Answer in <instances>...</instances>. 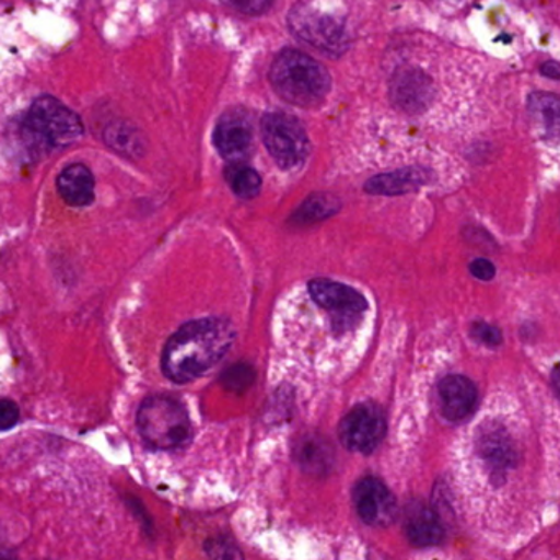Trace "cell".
Listing matches in <instances>:
<instances>
[{
    "label": "cell",
    "mask_w": 560,
    "mask_h": 560,
    "mask_svg": "<svg viewBox=\"0 0 560 560\" xmlns=\"http://www.w3.org/2000/svg\"><path fill=\"white\" fill-rule=\"evenodd\" d=\"M235 340V329L222 317L189 320L163 349L162 370L175 383H189L218 365Z\"/></svg>",
    "instance_id": "obj_1"
},
{
    "label": "cell",
    "mask_w": 560,
    "mask_h": 560,
    "mask_svg": "<svg viewBox=\"0 0 560 560\" xmlns=\"http://www.w3.org/2000/svg\"><path fill=\"white\" fill-rule=\"evenodd\" d=\"M270 83L278 96L298 107H316L330 91V74L319 61L287 48L275 58Z\"/></svg>",
    "instance_id": "obj_2"
},
{
    "label": "cell",
    "mask_w": 560,
    "mask_h": 560,
    "mask_svg": "<svg viewBox=\"0 0 560 560\" xmlns=\"http://www.w3.org/2000/svg\"><path fill=\"white\" fill-rule=\"evenodd\" d=\"M137 425L143 441L159 451L185 447L192 438V425L185 406L166 395L143 399L137 412Z\"/></svg>",
    "instance_id": "obj_3"
},
{
    "label": "cell",
    "mask_w": 560,
    "mask_h": 560,
    "mask_svg": "<svg viewBox=\"0 0 560 560\" xmlns=\"http://www.w3.org/2000/svg\"><path fill=\"white\" fill-rule=\"evenodd\" d=\"M27 132L35 142L47 149L70 147L83 137L84 127L80 116L51 96L34 101L27 114Z\"/></svg>",
    "instance_id": "obj_4"
},
{
    "label": "cell",
    "mask_w": 560,
    "mask_h": 560,
    "mask_svg": "<svg viewBox=\"0 0 560 560\" xmlns=\"http://www.w3.org/2000/svg\"><path fill=\"white\" fill-rule=\"evenodd\" d=\"M293 35L326 55H342L349 48V35L342 19L323 11L320 5L301 2L288 14Z\"/></svg>",
    "instance_id": "obj_5"
},
{
    "label": "cell",
    "mask_w": 560,
    "mask_h": 560,
    "mask_svg": "<svg viewBox=\"0 0 560 560\" xmlns=\"http://www.w3.org/2000/svg\"><path fill=\"white\" fill-rule=\"evenodd\" d=\"M261 133L268 152L281 170L300 168L310 156V137L300 120L290 114L268 113L261 119Z\"/></svg>",
    "instance_id": "obj_6"
},
{
    "label": "cell",
    "mask_w": 560,
    "mask_h": 560,
    "mask_svg": "<svg viewBox=\"0 0 560 560\" xmlns=\"http://www.w3.org/2000/svg\"><path fill=\"white\" fill-rule=\"evenodd\" d=\"M386 434V418L383 409L372 401L353 406L339 425V438L349 451L372 454Z\"/></svg>",
    "instance_id": "obj_7"
},
{
    "label": "cell",
    "mask_w": 560,
    "mask_h": 560,
    "mask_svg": "<svg viewBox=\"0 0 560 560\" xmlns=\"http://www.w3.org/2000/svg\"><path fill=\"white\" fill-rule=\"evenodd\" d=\"M311 298L317 306L334 314L337 329H347L355 323L360 314L365 313L369 303L363 294L339 281L316 278L310 281Z\"/></svg>",
    "instance_id": "obj_8"
},
{
    "label": "cell",
    "mask_w": 560,
    "mask_h": 560,
    "mask_svg": "<svg viewBox=\"0 0 560 560\" xmlns=\"http://www.w3.org/2000/svg\"><path fill=\"white\" fill-rule=\"evenodd\" d=\"M357 514L369 526L385 527L395 521L398 504L389 488L380 478L365 477L353 488Z\"/></svg>",
    "instance_id": "obj_9"
},
{
    "label": "cell",
    "mask_w": 560,
    "mask_h": 560,
    "mask_svg": "<svg viewBox=\"0 0 560 560\" xmlns=\"http://www.w3.org/2000/svg\"><path fill=\"white\" fill-rule=\"evenodd\" d=\"M212 142L219 155L232 165L247 159L254 143V129L247 114L242 109L228 110L215 126Z\"/></svg>",
    "instance_id": "obj_10"
},
{
    "label": "cell",
    "mask_w": 560,
    "mask_h": 560,
    "mask_svg": "<svg viewBox=\"0 0 560 560\" xmlns=\"http://www.w3.org/2000/svg\"><path fill=\"white\" fill-rule=\"evenodd\" d=\"M477 447L480 457L483 458L494 478H503L506 471L516 465V448H514L510 434L506 429L494 424V422L483 425L478 431Z\"/></svg>",
    "instance_id": "obj_11"
},
{
    "label": "cell",
    "mask_w": 560,
    "mask_h": 560,
    "mask_svg": "<svg viewBox=\"0 0 560 560\" xmlns=\"http://www.w3.org/2000/svg\"><path fill=\"white\" fill-rule=\"evenodd\" d=\"M477 386L462 375H448L439 383V405L448 421L460 422L470 418L477 408Z\"/></svg>",
    "instance_id": "obj_12"
},
{
    "label": "cell",
    "mask_w": 560,
    "mask_h": 560,
    "mask_svg": "<svg viewBox=\"0 0 560 560\" xmlns=\"http://www.w3.org/2000/svg\"><path fill=\"white\" fill-rule=\"evenodd\" d=\"M406 536L418 547L439 546L444 540L445 529L441 516L422 501H409L402 513Z\"/></svg>",
    "instance_id": "obj_13"
},
{
    "label": "cell",
    "mask_w": 560,
    "mask_h": 560,
    "mask_svg": "<svg viewBox=\"0 0 560 560\" xmlns=\"http://www.w3.org/2000/svg\"><path fill=\"white\" fill-rule=\"evenodd\" d=\"M293 455L301 470L313 477H326L334 465L332 445L319 434L303 435L294 444Z\"/></svg>",
    "instance_id": "obj_14"
},
{
    "label": "cell",
    "mask_w": 560,
    "mask_h": 560,
    "mask_svg": "<svg viewBox=\"0 0 560 560\" xmlns=\"http://www.w3.org/2000/svg\"><path fill=\"white\" fill-rule=\"evenodd\" d=\"M58 192L67 205L84 208L94 201V176L81 163L67 166L57 179Z\"/></svg>",
    "instance_id": "obj_15"
},
{
    "label": "cell",
    "mask_w": 560,
    "mask_h": 560,
    "mask_svg": "<svg viewBox=\"0 0 560 560\" xmlns=\"http://www.w3.org/2000/svg\"><path fill=\"white\" fill-rule=\"evenodd\" d=\"M425 183H428V173L422 170H401V172L373 176L366 182L365 191L376 196L406 195L421 188Z\"/></svg>",
    "instance_id": "obj_16"
},
{
    "label": "cell",
    "mask_w": 560,
    "mask_h": 560,
    "mask_svg": "<svg viewBox=\"0 0 560 560\" xmlns=\"http://www.w3.org/2000/svg\"><path fill=\"white\" fill-rule=\"evenodd\" d=\"M429 83L419 71H401L393 80L392 96L406 110H419L428 103Z\"/></svg>",
    "instance_id": "obj_17"
},
{
    "label": "cell",
    "mask_w": 560,
    "mask_h": 560,
    "mask_svg": "<svg viewBox=\"0 0 560 560\" xmlns=\"http://www.w3.org/2000/svg\"><path fill=\"white\" fill-rule=\"evenodd\" d=\"M529 113L547 139H560V96L534 93L529 97Z\"/></svg>",
    "instance_id": "obj_18"
},
{
    "label": "cell",
    "mask_w": 560,
    "mask_h": 560,
    "mask_svg": "<svg viewBox=\"0 0 560 560\" xmlns=\"http://www.w3.org/2000/svg\"><path fill=\"white\" fill-rule=\"evenodd\" d=\"M340 209L339 199L326 192H317V195L310 196L303 205L298 208V211L291 215L290 221L293 224H314V222L324 221L336 214Z\"/></svg>",
    "instance_id": "obj_19"
},
{
    "label": "cell",
    "mask_w": 560,
    "mask_h": 560,
    "mask_svg": "<svg viewBox=\"0 0 560 560\" xmlns=\"http://www.w3.org/2000/svg\"><path fill=\"white\" fill-rule=\"evenodd\" d=\"M104 140L110 149L126 156H140L143 153V140L139 130L127 122H114L104 132Z\"/></svg>",
    "instance_id": "obj_20"
},
{
    "label": "cell",
    "mask_w": 560,
    "mask_h": 560,
    "mask_svg": "<svg viewBox=\"0 0 560 560\" xmlns=\"http://www.w3.org/2000/svg\"><path fill=\"white\" fill-rule=\"evenodd\" d=\"M225 179L232 191L242 199H254L260 195L261 178L254 168L244 163H234L225 168Z\"/></svg>",
    "instance_id": "obj_21"
},
{
    "label": "cell",
    "mask_w": 560,
    "mask_h": 560,
    "mask_svg": "<svg viewBox=\"0 0 560 560\" xmlns=\"http://www.w3.org/2000/svg\"><path fill=\"white\" fill-rule=\"evenodd\" d=\"M225 389L234 393H242L245 389L250 388L255 382V370L254 366L248 363H235V365L229 366L224 370L221 375V380Z\"/></svg>",
    "instance_id": "obj_22"
},
{
    "label": "cell",
    "mask_w": 560,
    "mask_h": 560,
    "mask_svg": "<svg viewBox=\"0 0 560 560\" xmlns=\"http://www.w3.org/2000/svg\"><path fill=\"white\" fill-rule=\"evenodd\" d=\"M205 549L211 560H244L241 547L235 544L234 539L224 536V534L209 537L206 540Z\"/></svg>",
    "instance_id": "obj_23"
},
{
    "label": "cell",
    "mask_w": 560,
    "mask_h": 560,
    "mask_svg": "<svg viewBox=\"0 0 560 560\" xmlns=\"http://www.w3.org/2000/svg\"><path fill=\"white\" fill-rule=\"evenodd\" d=\"M471 336L480 340L485 346L490 347L500 346L501 340H503L500 329L487 323H475L474 326H471Z\"/></svg>",
    "instance_id": "obj_24"
},
{
    "label": "cell",
    "mask_w": 560,
    "mask_h": 560,
    "mask_svg": "<svg viewBox=\"0 0 560 560\" xmlns=\"http://www.w3.org/2000/svg\"><path fill=\"white\" fill-rule=\"evenodd\" d=\"M21 419V409H19L18 402L12 399H2L0 402V428L4 431L14 428Z\"/></svg>",
    "instance_id": "obj_25"
},
{
    "label": "cell",
    "mask_w": 560,
    "mask_h": 560,
    "mask_svg": "<svg viewBox=\"0 0 560 560\" xmlns=\"http://www.w3.org/2000/svg\"><path fill=\"white\" fill-rule=\"evenodd\" d=\"M228 5L229 8L235 9V11H241L242 14L248 15L265 14L268 9L273 8L271 2H260V0H252V2H231V4Z\"/></svg>",
    "instance_id": "obj_26"
},
{
    "label": "cell",
    "mask_w": 560,
    "mask_h": 560,
    "mask_svg": "<svg viewBox=\"0 0 560 560\" xmlns=\"http://www.w3.org/2000/svg\"><path fill=\"white\" fill-rule=\"evenodd\" d=\"M470 273L474 275L475 278L481 281H490L493 280L494 277V267L490 260H485V258H477V260L471 261L470 264Z\"/></svg>",
    "instance_id": "obj_27"
},
{
    "label": "cell",
    "mask_w": 560,
    "mask_h": 560,
    "mask_svg": "<svg viewBox=\"0 0 560 560\" xmlns=\"http://www.w3.org/2000/svg\"><path fill=\"white\" fill-rule=\"evenodd\" d=\"M540 73L544 77L550 78V80H560V65L553 63V61H547L540 67Z\"/></svg>",
    "instance_id": "obj_28"
},
{
    "label": "cell",
    "mask_w": 560,
    "mask_h": 560,
    "mask_svg": "<svg viewBox=\"0 0 560 560\" xmlns=\"http://www.w3.org/2000/svg\"><path fill=\"white\" fill-rule=\"evenodd\" d=\"M553 388H556L557 395L560 396V363L553 369L552 372Z\"/></svg>",
    "instance_id": "obj_29"
}]
</instances>
